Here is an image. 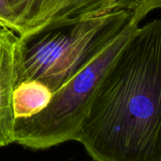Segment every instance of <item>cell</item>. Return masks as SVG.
Listing matches in <instances>:
<instances>
[{"mask_svg": "<svg viewBox=\"0 0 161 161\" xmlns=\"http://www.w3.org/2000/svg\"><path fill=\"white\" fill-rule=\"evenodd\" d=\"M158 9H161V0H58L48 14L29 32L48 25L78 21L117 12L127 13L138 25L150 13Z\"/></svg>", "mask_w": 161, "mask_h": 161, "instance_id": "277c9868", "label": "cell"}, {"mask_svg": "<svg viewBox=\"0 0 161 161\" xmlns=\"http://www.w3.org/2000/svg\"><path fill=\"white\" fill-rule=\"evenodd\" d=\"M136 24L125 12L58 23L18 36L16 83L37 82L51 93Z\"/></svg>", "mask_w": 161, "mask_h": 161, "instance_id": "7a4b0ae2", "label": "cell"}, {"mask_svg": "<svg viewBox=\"0 0 161 161\" xmlns=\"http://www.w3.org/2000/svg\"><path fill=\"white\" fill-rule=\"evenodd\" d=\"M94 161H161V20L133 31L76 136Z\"/></svg>", "mask_w": 161, "mask_h": 161, "instance_id": "6da1fadb", "label": "cell"}, {"mask_svg": "<svg viewBox=\"0 0 161 161\" xmlns=\"http://www.w3.org/2000/svg\"><path fill=\"white\" fill-rule=\"evenodd\" d=\"M137 26L126 29L87 65L54 91L41 111L28 118L16 119L14 142L43 150L76 140L104 73Z\"/></svg>", "mask_w": 161, "mask_h": 161, "instance_id": "3957f363", "label": "cell"}, {"mask_svg": "<svg viewBox=\"0 0 161 161\" xmlns=\"http://www.w3.org/2000/svg\"><path fill=\"white\" fill-rule=\"evenodd\" d=\"M18 36L0 27V147L14 142V91L16 83L15 54Z\"/></svg>", "mask_w": 161, "mask_h": 161, "instance_id": "5b68a950", "label": "cell"}, {"mask_svg": "<svg viewBox=\"0 0 161 161\" xmlns=\"http://www.w3.org/2000/svg\"><path fill=\"white\" fill-rule=\"evenodd\" d=\"M20 29L19 36L31 31L48 14L58 0H7Z\"/></svg>", "mask_w": 161, "mask_h": 161, "instance_id": "52a82bcc", "label": "cell"}, {"mask_svg": "<svg viewBox=\"0 0 161 161\" xmlns=\"http://www.w3.org/2000/svg\"><path fill=\"white\" fill-rule=\"evenodd\" d=\"M52 93L37 82H24L14 91V110L16 119L31 117L41 111L49 102Z\"/></svg>", "mask_w": 161, "mask_h": 161, "instance_id": "8992f818", "label": "cell"}, {"mask_svg": "<svg viewBox=\"0 0 161 161\" xmlns=\"http://www.w3.org/2000/svg\"><path fill=\"white\" fill-rule=\"evenodd\" d=\"M0 27L20 34V29L8 5L7 0H0Z\"/></svg>", "mask_w": 161, "mask_h": 161, "instance_id": "ba28073f", "label": "cell"}]
</instances>
